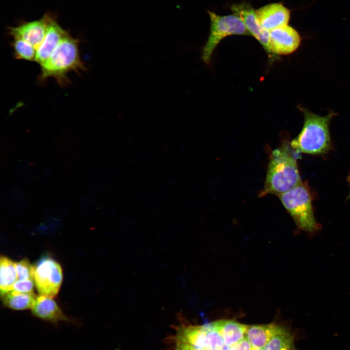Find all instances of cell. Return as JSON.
<instances>
[{
	"mask_svg": "<svg viewBox=\"0 0 350 350\" xmlns=\"http://www.w3.org/2000/svg\"><path fill=\"white\" fill-rule=\"evenodd\" d=\"M298 154L289 143H284L273 150L260 197L267 194L279 196L302 182L297 164Z\"/></svg>",
	"mask_w": 350,
	"mask_h": 350,
	"instance_id": "cell-1",
	"label": "cell"
},
{
	"mask_svg": "<svg viewBox=\"0 0 350 350\" xmlns=\"http://www.w3.org/2000/svg\"><path fill=\"white\" fill-rule=\"evenodd\" d=\"M304 116V123L299 134L290 142L292 149L298 154L323 155L332 148L329 125L336 114L331 112L322 116L305 108L299 107Z\"/></svg>",
	"mask_w": 350,
	"mask_h": 350,
	"instance_id": "cell-2",
	"label": "cell"
},
{
	"mask_svg": "<svg viewBox=\"0 0 350 350\" xmlns=\"http://www.w3.org/2000/svg\"><path fill=\"white\" fill-rule=\"evenodd\" d=\"M40 66V79L44 80L53 78L62 86L69 82L67 76L69 72H78L86 70L80 57L78 40L69 33L47 60Z\"/></svg>",
	"mask_w": 350,
	"mask_h": 350,
	"instance_id": "cell-3",
	"label": "cell"
},
{
	"mask_svg": "<svg viewBox=\"0 0 350 350\" xmlns=\"http://www.w3.org/2000/svg\"><path fill=\"white\" fill-rule=\"evenodd\" d=\"M278 197L299 229L308 232L319 229L314 214L313 196L306 183L301 182Z\"/></svg>",
	"mask_w": 350,
	"mask_h": 350,
	"instance_id": "cell-4",
	"label": "cell"
},
{
	"mask_svg": "<svg viewBox=\"0 0 350 350\" xmlns=\"http://www.w3.org/2000/svg\"><path fill=\"white\" fill-rule=\"evenodd\" d=\"M210 17V29L208 40L203 47L202 59L206 64L210 63L213 52L220 41L232 35H250L245 26L237 15L221 16L208 11Z\"/></svg>",
	"mask_w": 350,
	"mask_h": 350,
	"instance_id": "cell-5",
	"label": "cell"
},
{
	"mask_svg": "<svg viewBox=\"0 0 350 350\" xmlns=\"http://www.w3.org/2000/svg\"><path fill=\"white\" fill-rule=\"evenodd\" d=\"M34 281L40 295L54 298L58 294L63 280L62 268L52 258L41 257L33 265Z\"/></svg>",
	"mask_w": 350,
	"mask_h": 350,
	"instance_id": "cell-6",
	"label": "cell"
},
{
	"mask_svg": "<svg viewBox=\"0 0 350 350\" xmlns=\"http://www.w3.org/2000/svg\"><path fill=\"white\" fill-rule=\"evenodd\" d=\"M301 37L297 30L287 25L269 32V52L278 55L289 54L299 47Z\"/></svg>",
	"mask_w": 350,
	"mask_h": 350,
	"instance_id": "cell-7",
	"label": "cell"
},
{
	"mask_svg": "<svg viewBox=\"0 0 350 350\" xmlns=\"http://www.w3.org/2000/svg\"><path fill=\"white\" fill-rule=\"evenodd\" d=\"M233 14L243 21L250 35L255 37L267 52H269V32L264 30L258 20L256 10L245 2L233 4L230 6Z\"/></svg>",
	"mask_w": 350,
	"mask_h": 350,
	"instance_id": "cell-8",
	"label": "cell"
},
{
	"mask_svg": "<svg viewBox=\"0 0 350 350\" xmlns=\"http://www.w3.org/2000/svg\"><path fill=\"white\" fill-rule=\"evenodd\" d=\"M50 15L41 19L11 27L9 34L13 38H20L30 44L36 51L41 45L47 33Z\"/></svg>",
	"mask_w": 350,
	"mask_h": 350,
	"instance_id": "cell-9",
	"label": "cell"
},
{
	"mask_svg": "<svg viewBox=\"0 0 350 350\" xmlns=\"http://www.w3.org/2000/svg\"><path fill=\"white\" fill-rule=\"evenodd\" d=\"M256 14L261 26L268 32L288 25L290 11L281 3H272L260 7Z\"/></svg>",
	"mask_w": 350,
	"mask_h": 350,
	"instance_id": "cell-10",
	"label": "cell"
},
{
	"mask_svg": "<svg viewBox=\"0 0 350 350\" xmlns=\"http://www.w3.org/2000/svg\"><path fill=\"white\" fill-rule=\"evenodd\" d=\"M31 309L35 316L51 323L70 321L52 298L40 295L36 296Z\"/></svg>",
	"mask_w": 350,
	"mask_h": 350,
	"instance_id": "cell-11",
	"label": "cell"
},
{
	"mask_svg": "<svg viewBox=\"0 0 350 350\" xmlns=\"http://www.w3.org/2000/svg\"><path fill=\"white\" fill-rule=\"evenodd\" d=\"M68 34L50 16L47 31L41 45L37 50L35 62L40 65L43 64Z\"/></svg>",
	"mask_w": 350,
	"mask_h": 350,
	"instance_id": "cell-12",
	"label": "cell"
},
{
	"mask_svg": "<svg viewBox=\"0 0 350 350\" xmlns=\"http://www.w3.org/2000/svg\"><path fill=\"white\" fill-rule=\"evenodd\" d=\"M210 323L227 346H231L245 337L248 327L232 319H221Z\"/></svg>",
	"mask_w": 350,
	"mask_h": 350,
	"instance_id": "cell-13",
	"label": "cell"
},
{
	"mask_svg": "<svg viewBox=\"0 0 350 350\" xmlns=\"http://www.w3.org/2000/svg\"><path fill=\"white\" fill-rule=\"evenodd\" d=\"M280 327L273 323L248 325L245 337L253 347L263 349L279 331Z\"/></svg>",
	"mask_w": 350,
	"mask_h": 350,
	"instance_id": "cell-14",
	"label": "cell"
},
{
	"mask_svg": "<svg viewBox=\"0 0 350 350\" xmlns=\"http://www.w3.org/2000/svg\"><path fill=\"white\" fill-rule=\"evenodd\" d=\"M36 297L35 293H24L14 289L0 295L2 304L16 311L31 309Z\"/></svg>",
	"mask_w": 350,
	"mask_h": 350,
	"instance_id": "cell-15",
	"label": "cell"
},
{
	"mask_svg": "<svg viewBox=\"0 0 350 350\" xmlns=\"http://www.w3.org/2000/svg\"><path fill=\"white\" fill-rule=\"evenodd\" d=\"M18 280L16 262L9 258L1 256L0 259V295L13 289Z\"/></svg>",
	"mask_w": 350,
	"mask_h": 350,
	"instance_id": "cell-16",
	"label": "cell"
},
{
	"mask_svg": "<svg viewBox=\"0 0 350 350\" xmlns=\"http://www.w3.org/2000/svg\"><path fill=\"white\" fill-rule=\"evenodd\" d=\"M263 350H298L295 344V337L287 328L281 326L263 348Z\"/></svg>",
	"mask_w": 350,
	"mask_h": 350,
	"instance_id": "cell-17",
	"label": "cell"
},
{
	"mask_svg": "<svg viewBox=\"0 0 350 350\" xmlns=\"http://www.w3.org/2000/svg\"><path fill=\"white\" fill-rule=\"evenodd\" d=\"M1 199L3 206L7 207H24L28 205L24 192L16 186H12L4 190L2 193Z\"/></svg>",
	"mask_w": 350,
	"mask_h": 350,
	"instance_id": "cell-18",
	"label": "cell"
},
{
	"mask_svg": "<svg viewBox=\"0 0 350 350\" xmlns=\"http://www.w3.org/2000/svg\"><path fill=\"white\" fill-rule=\"evenodd\" d=\"M12 43L14 54L16 58L35 61L37 51L32 45L18 38H13Z\"/></svg>",
	"mask_w": 350,
	"mask_h": 350,
	"instance_id": "cell-19",
	"label": "cell"
},
{
	"mask_svg": "<svg viewBox=\"0 0 350 350\" xmlns=\"http://www.w3.org/2000/svg\"><path fill=\"white\" fill-rule=\"evenodd\" d=\"M207 332L204 350L223 349L226 345L220 334L212 327L211 323H207Z\"/></svg>",
	"mask_w": 350,
	"mask_h": 350,
	"instance_id": "cell-20",
	"label": "cell"
},
{
	"mask_svg": "<svg viewBox=\"0 0 350 350\" xmlns=\"http://www.w3.org/2000/svg\"><path fill=\"white\" fill-rule=\"evenodd\" d=\"M14 172L19 180L22 181H30L35 176V170L30 163L23 161L15 166Z\"/></svg>",
	"mask_w": 350,
	"mask_h": 350,
	"instance_id": "cell-21",
	"label": "cell"
},
{
	"mask_svg": "<svg viewBox=\"0 0 350 350\" xmlns=\"http://www.w3.org/2000/svg\"><path fill=\"white\" fill-rule=\"evenodd\" d=\"M18 280H34L33 265L27 258L16 262Z\"/></svg>",
	"mask_w": 350,
	"mask_h": 350,
	"instance_id": "cell-22",
	"label": "cell"
},
{
	"mask_svg": "<svg viewBox=\"0 0 350 350\" xmlns=\"http://www.w3.org/2000/svg\"><path fill=\"white\" fill-rule=\"evenodd\" d=\"M35 283L34 280H17L13 286V289L24 293H34Z\"/></svg>",
	"mask_w": 350,
	"mask_h": 350,
	"instance_id": "cell-23",
	"label": "cell"
},
{
	"mask_svg": "<svg viewBox=\"0 0 350 350\" xmlns=\"http://www.w3.org/2000/svg\"><path fill=\"white\" fill-rule=\"evenodd\" d=\"M253 347L246 337L229 346L228 350H252Z\"/></svg>",
	"mask_w": 350,
	"mask_h": 350,
	"instance_id": "cell-24",
	"label": "cell"
},
{
	"mask_svg": "<svg viewBox=\"0 0 350 350\" xmlns=\"http://www.w3.org/2000/svg\"><path fill=\"white\" fill-rule=\"evenodd\" d=\"M170 343L172 344L174 350H203L184 343L177 342H170Z\"/></svg>",
	"mask_w": 350,
	"mask_h": 350,
	"instance_id": "cell-25",
	"label": "cell"
},
{
	"mask_svg": "<svg viewBox=\"0 0 350 350\" xmlns=\"http://www.w3.org/2000/svg\"><path fill=\"white\" fill-rule=\"evenodd\" d=\"M347 180H348V182H349V183L350 188V174L349 175V176H348V177H347ZM350 199V192H349V194H348V196L347 197V200H349V199Z\"/></svg>",
	"mask_w": 350,
	"mask_h": 350,
	"instance_id": "cell-26",
	"label": "cell"
},
{
	"mask_svg": "<svg viewBox=\"0 0 350 350\" xmlns=\"http://www.w3.org/2000/svg\"><path fill=\"white\" fill-rule=\"evenodd\" d=\"M252 350H263V349H259L253 347Z\"/></svg>",
	"mask_w": 350,
	"mask_h": 350,
	"instance_id": "cell-27",
	"label": "cell"
},
{
	"mask_svg": "<svg viewBox=\"0 0 350 350\" xmlns=\"http://www.w3.org/2000/svg\"><path fill=\"white\" fill-rule=\"evenodd\" d=\"M225 350L223 348V349H217V350Z\"/></svg>",
	"mask_w": 350,
	"mask_h": 350,
	"instance_id": "cell-28",
	"label": "cell"
}]
</instances>
